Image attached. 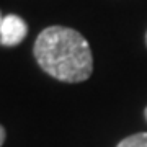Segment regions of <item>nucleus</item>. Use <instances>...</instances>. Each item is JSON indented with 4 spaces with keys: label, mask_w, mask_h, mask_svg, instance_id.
Returning a JSON list of instances; mask_svg holds the SVG:
<instances>
[{
    "label": "nucleus",
    "mask_w": 147,
    "mask_h": 147,
    "mask_svg": "<svg viewBox=\"0 0 147 147\" xmlns=\"http://www.w3.org/2000/svg\"><path fill=\"white\" fill-rule=\"evenodd\" d=\"M34 57L46 74L67 84L85 82L93 70L88 41L67 26L42 30L34 42Z\"/></svg>",
    "instance_id": "obj_1"
},
{
    "label": "nucleus",
    "mask_w": 147,
    "mask_h": 147,
    "mask_svg": "<svg viewBox=\"0 0 147 147\" xmlns=\"http://www.w3.org/2000/svg\"><path fill=\"white\" fill-rule=\"evenodd\" d=\"M28 34L26 23L18 15H7L0 28V42L3 46H16Z\"/></svg>",
    "instance_id": "obj_2"
},
{
    "label": "nucleus",
    "mask_w": 147,
    "mask_h": 147,
    "mask_svg": "<svg viewBox=\"0 0 147 147\" xmlns=\"http://www.w3.org/2000/svg\"><path fill=\"white\" fill-rule=\"evenodd\" d=\"M116 147H147V132H137L123 139Z\"/></svg>",
    "instance_id": "obj_3"
},
{
    "label": "nucleus",
    "mask_w": 147,
    "mask_h": 147,
    "mask_svg": "<svg viewBox=\"0 0 147 147\" xmlns=\"http://www.w3.org/2000/svg\"><path fill=\"white\" fill-rule=\"evenodd\" d=\"M3 141H5V129L0 126V147L3 146Z\"/></svg>",
    "instance_id": "obj_4"
},
{
    "label": "nucleus",
    "mask_w": 147,
    "mask_h": 147,
    "mask_svg": "<svg viewBox=\"0 0 147 147\" xmlns=\"http://www.w3.org/2000/svg\"><path fill=\"white\" fill-rule=\"evenodd\" d=\"M144 115H146V119H147V108H146V111H144Z\"/></svg>",
    "instance_id": "obj_5"
},
{
    "label": "nucleus",
    "mask_w": 147,
    "mask_h": 147,
    "mask_svg": "<svg viewBox=\"0 0 147 147\" xmlns=\"http://www.w3.org/2000/svg\"><path fill=\"white\" fill-rule=\"evenodd\" d=\"M2 21H3V20H2V16H0V28H2Z\"/></svg>",
    "instance_id": "obj_6"
},
{
    "label": "nucleus",
    "mask_w": 147,
    "mask_h": 147,
    "mask_svg": "<svg viewBox=\"0 0 147 147\" xmlns=\"http://www.w3.org/2000/svg\"><path fill=\"white\" fill-rule=\"evenodd\" d=\"M146 44H147V34H146Z\"/></svg>",
    "instance_id": "obj_7"
}]
</instances>
